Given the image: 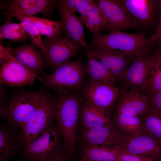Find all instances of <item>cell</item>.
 <instances>
[{
	"mask_svg": "<svg viewBox=\"0 0 161 161\" xmlns=\"http://www.w3.org/2000/svg\"><path fill=\"white\" fill-rule=\"evenodd\" d=\"M140 27H147L151 23L154 12V1L151 0H121Z\"/></svg>",
	"mask_w": 161,
	"mask_h": 161,
	"instance_id": "obj_19",
	"label": "cell"
},
{
	"mask_svg": "<svg viewBox=\"0 0 161 161\" xmlns=\"http://www.w3.org/2000/svg\"><path fill=\"white\" fill-rule=\"evenodd\" d=\"M60 21L64 25L63 33L68 38L88 51L84 27L80 17L57 3Z\"/></svg>",
	"mask_w": 161,
	"mask_h": 161,
	"instance_id": "obj_16",
	"label": "cell"
},
{
	"mask_svg": "<svg viewBox=\"0 0 161 161\" xmlns=\"http://www.w3.org/2000/svg\"><path fill=\"white\" fill-rule=\"evenodd\" d=\"M69 159L66 157H61L44 160H28L23 158L18 161H69Z\"/></svg>",
	"mask_w": 161,
	"mask_h": 161,
	"instance_id": "obj_37",
	"label": "cell"
},
{
	"mask_svg": "<svg viewBox=\"0 0 161 161\" xmlns=\"http://www.w3.org/2000/svg\"><path fill=\"white\" fill-rule=\"evenodd\" d=\"M80 14L81 21L93 35L99 34L107 25L106 16L95 0H92Z\"/></svg>",
	"mask_w": 161,
	"mask_h": 161,
	"instance_id": "obj_21",
	"label": "cell"
},
{
	"mask_svg": "<svg viewBox=\"0 0 161 161\" xmlns=\"http://www.w3.org/2000/svg\"><path fill=\"white\" fill-rule=\"evenodd\" d=\"M119 147L128 153L161 159V142L144 129L136 134L124 137Z\"/></svg>",
	"mask_w": 161,
	"mask_h": 161,
	"instance_id": "obj_11",
	"label": "cell"
},
{
	"mask_svg": "<svg viewBox=\"0 0 161 161\" xmlns=\"http://www.w3.org/2000/svg\"><path fill=\"white\" fill-rule=\"evenodd\" d=\"M151 109L148 96L137 89L131 88L120 92L114 112L142 118Z\"/></svg>",
	"mask_w": 161,
	"mask_h": 161,
	"instance_id": "obj_13",
	"label": "cell"
},
{
	"mask_svg": "<svg viewBox=\"0 0 161 161\" xmlns=\"http://www.w3.org/2000/svg\"><path fill=\"white\" fill-rule=\"evenodd\" d=\"M92 0H60L57 3L74 13H80Z\"/></svg>",
	"mask_w": 161,
	"mask_h": 161,
	"instance_id": "obj_30",
	"label": "cell"
},
{
	"mask_svg": "<svg viewBox=\"0 0 161 161\" xmlns=\"http://www.w3.org/2000/svg\"><path fill=\"white\" fill-rule=\"evenodd\" d=\"M45 93L39 90H24L12 95L5 105V117L10 126L22 131Z\"/></svg>",
	"mask_w": 161,
	"mask_h": 161,
	"instance_id": "obj_4",
	"label": "cell"
},
{
	"mask_svg": "<svg viewBox=\"0 0 161 161\" xmlns=\"http://www.w3.org/2000/svg\"><path fill=\"white\" fill-rule=\"evenodd\" d=\"M121 149L100 145L82 143L80 150L81 160L91 161H117Z\"/></svg>",
	"mask_w": 161,
	"mask_h": 161,
	"instance_id": "obj_22",
	"label": "cell"
},
{
	"mask_svg": "<svg viewBox=\"0 0 161 161\" xmlns=\"http://www.w3.org/2000/svg\"><path fill=\"white\" fill-rule=\"evenodd\" d=\"M112 125L110 112L97 107L83 100L79 123L81 129L99 128Z\"/></svg>",
	"mask_w": 161,
	"mask_h": 161,
	"instance_id": "obj_17",
	"label": "cell"
},
{
	"mask_svg": "<svg viewBox=\"0 0 161 161\" xmlns=\"http://www.w3.org/2000/svg\"><path fill=\"white\" fill-rule=\"evenodd\" d=\"M86 52L87 55L101 62L111 71L117 82L120 83L133 59L123 52L102 46L88 48Z\"/></svg>",
	"mask_w": 161,
	"mask_h": 161,
	"instance_id": "obj_12",
	"label": "cell"
},
{
	"mask_svg": "<svg viewBox=\"0 0 161 161\" xmlns=\"http://www.w3.org/2000/svg\"><path fill=\"white\" fill-rule=\"evenodd\" d=\"M35 24L42 35L52 39L63 33L64 25L60 21H57L33 16H27Z\"/></svg>",
	"mask_w": 161,
	"mask_h": 161,
	"instance_id": "obj_26",
	"label": "cell"
},
{
	"mask_svg": "<svg viewBox=\"0 0 161 161\" xmlns=\"http://www.w3.org/2000/svg\"><path fill=\"white\" fill-rule=\"evenodd\" d=\"M161 90V64L157 57L154 68L148 79L145 93L149 97Z\"/></svg>",
	"mask_w": 161,
	"mask_h": 161,
	"instance_id": "obj_29",
	"label": "cell"
},
{
	"mask_svg": "<svg viewBox=\"0 0 161 161\" xmlns=\"http://www.w3.org/2000/svg\"><path fill=\"white\" fill-rule=\"evenodd\" d=\"M95 1L105 16L107 21V26L102 31L109 32L114 30H135L140 27L121 0Z\"/></svg>",
	"mask_w": 161,
	"mask_h": 161,
	"instance_id": "obj_9",
	"label": "cell"
},
{
	"mask_svg": "<svg viewBox=\"0 0 161 161\" xmlns=\"http://www.w3.org/2000/svg\"><path fill=\"white\" fill-rule=\"evenodd\" d=\"M160 161H161V159H160Z\"/></svg>",
	"mask_w": 161,
	"mask_h": 161,
	"instance_id": "obj_40",
	"label": "cell"
},
{
	"mask_svg": "<svg viewBox=\"0 0 161 161\" xmlns=\"http://www.w3.org/2000/svg\"><path fill=\"white\" fill-rule=\"evenodd\" d=\"M160 15L159 22L154 35L151 37L153 41L157 42L161 46V0L160 1Z\"/></svg>",
	"mask_w": 161,
	"mask_h": 161,
	"instance_id": "obj_36",
	"label": "cell"
},
{
	"mask_svg": "<svg viewBox=\"0 0 161 161\" xmlns=\"http://www.w3.org/2000/svg\"><path fill=\"white\" fill-rule=\"evenodd\" d=\"M158 59L161 64V49L157 52Z\"/></svg>",
	"mask_w": 161,
	"mask_h": 161,
	"instance_id": "obj_38",
	"label": "cell"
},
{
	"mask_svg": "<svg viewBox=\"0 0 161 161\" xmlns=\"http://www.w3.org/2000/svg\"><path fill=\"white\" fill-rule=\"evenodd\" d=\"M153 42L151 37L148 38L143 32L131 33L114 30L105 34L93 35L88 47H105L123 52L133 58L151 54V46Z\"/></svg>",
	"mask_w": 161,
	"mask_h": 161,
	"instance_id": "obj_2",
	"label": "cell"
},
{
	"mask_svg": "<svg viewBox=\"0 0 161 161\" xmlns=\"http://www.w3.org/2000/svg\"><path fill=\"white\" fill-rule=\"evenodd\" d=\"M83 100L93 106L110 112L120 93V87L86 79L82 91Z\"/></svg>",
	"mask_w": 161,
	"mask_h": 161,
	"instance_id": "obj_8",
	"label": "cell"
},
{
	"mask_svg": "<svg viewBox=\"0 0 161 161\" xmlns=\"http://www.w3.org/2000/svg\"><path fill=\"white\" fill-rule=\"evenodd\" d=\"M87 56L85 68L88 78L99 83L116 86L117 82L111 71L99 60Z\"/></svg>",
	"mask_w": 161,
	"mask_h": 161,
	"instance_id": "obj_24",
	"label": "cell"
},
{
	"mask_svg": "<svg viewBox=\"0 0 161 161\" xmlns=\"http://www.w3.org/2000/svg\"><path fill=\"white\" fill-rule=\"evenodd\" d=\"M38 4L36 5L11 13L26 16H32V15L38 13H50L45 9L38 5Z\"/></svg>",
	"mask_w": 161,
	"mask_h": 161,
	"instance_id": "obj_33",
	"label": "cell"
},
{
	"mask_svg": "<svg viewBox=\"0 0 161 161\" xmlns=\"http://www.w3.org/2000/svg\"><path fill=\"white\" fill-rule=\"evenodd\" d=\"M54 121L53 97L45 93L24 129L20 133L21 151L40 136Z\"/></svg>",
	"mask_w": 161,
	"mask_h": 161,
	"instance_id": "obj_6",
	"label": "cell"
},
{
	"mask_svg": "<svg viewBox=\"0 0 161 161\" xmlns=\"http://www.w3.org/2000/svg\"><path fill=\"white\" fill-rule=\"evenodd\" d=\"M54 121L38 138L26 146L22 151V158L44 160L66 157L69 160L64 150L60 130Z\"/></svg>",
	"mask_w": 161,
	"mask_h": 161,
	"instance_id": "obj_5",
	"label": "cell"
},
{
	"mask_svg": "<svg viewBox=\"0 0 161 161\" xmlns=\"http://www.w3.org/2000/svg\"><path fill=\"white\" fill-rule=\"evenodd\" d=\"M53 117L60 130L64 152L69 159L74 154L83 101L82 92L58 93L53 97Z\"/></svg>",
	"mask_w": 161,
	"mask_h": 161,
	"instance_id": "obj_1",
	"label": "cell"
},
{
	"mask_svg": "<svg viewBox=\"0 0 161 161\" xmlns=\"http://www.w3.org/2000/svg\"><path fill=\"white\" fill-rule=\"evenodd\" d=\"M38 0H14L10 2L6 7L7 13H13L36 5Z\"/></svg>",
	"mask_w": 161,
	"mask_h": 161,
	"instance_id": "obj_31",
	"label": "cell"
},
{
	"mask_svg": "<svg viewBox=\"0 0 161 161\" xmlns=\"http://www.w3.org/2000/svg\"><path fill=\"white\" fill-rule=\"evenodd\" d=\"M85 66L80 58L72 60L60 65L52 73L39 79L46 87L65 93L83 90L86 79Z\"/></svg>",
	"mask_w": 161,
	"mask_h": 161,
	"instance_id": "obj_3",
	"label": "cell"
},
{
	"mask_svg": "<svg viewBox=\"0 0 161 161\" xmlns=\"http://www.w3.org/2000/svg\"><path fill=\"white\" fill-rule=\"evenodd\" d=\"M13 128L0 126V161H10L17 152L21 151L20 133H16Z\"/></svg>",
	"mask_w": 161,
	"mask_h": 161,
	"instance_id": "obj_20",
	"label": "cell"
},
{
	"mask_svg": "<svg viewBox=\"0 0 161 161\" xmlns=\"http://www.w3.org/2000/svg\"><path fill=\"white\" fill-rule=\"evenodd\" d=\"M151 110L161 115V90L149 96Z\"/></svg>",
	"mask_w": 161,
	"mask_h": 161,
	"instance_id": "obj_34",
	"label": "cell"
},
{
	"mask_svg": "<svg viewBox=\"0 0 161 161\" xmlns=\"http://www.w3.org/2000/svg\"><path fill=\"white\" fill-rule=\"evenodd\" d=\"M112 121L115 128L125 137L136 134L144 129L142 118L134 115L114 112Z\"/></svg>",
	"mask_w": 161,
	"mask_h": 161,
	"instance_id": "obj_23",
	"label": "cell"
},
{
	"mask_svg": "<svg viewBox=\"0 0 161 161\" xmlns=\"http://www.w3.org/2000/svg\"><path fill=\"white\" fill-rule=\"evenodd\" d=\"M13 58L9 48L4 47L1 44H0V64L1 67L8 61Z\"/></svg>",
	"mask_w": 161,
	"mask_h": 161,
	"instance_id": "obj_35",
	"label": "cell"
},
{
	"mask_svg": "<svg viewBox=\"0 0 161 161\" xmlns=\"http://www.w3.org/2000/svg\"><path fill=\"white\" fill-rule=\"evenodd\" d=\"M44 43L47 54L46 61L54 69L75 57L82 47L63 33L53 38H47Z\"/></svg>",
	"mask_w": 161,
	"mask_h": 161,
	"instance_id": "obj_10",
	"label": "cell"
},
{
	"mask_svg": "<svg viewBox=\"0 0 161 161\" xmlns=\"http://www.w3.org/2000/svg\"><path fill=\"white\" fill-rule=\"evenodd\" d=\"M37 74L13 58L9 60L1 68L0 81L1 84L11 86H32Z\"/></svg>",
	"mask_w": 161,
	"mask_h": 161,
	"instance_id": "obj_14",
	"label": "cell"
},
{
	"mask_svg": "<svg viewBox=\"0 0 161 161\" xmlns=\"http://www.w3.org/2000/svg\"><path fill=\"white\" fill-rule=\"evenodd\" d=\"M125 136L113 125L101 128L81 129L80 139L82 143L114 148L119 146Z\"/></svg>",
	"mask_w": 161,
	"mask_h": 161,
	"instance_id": "obj_15",
	"label": "cell"
},
{
	"mask_svg": "<svg viewBox=\"0 0 161 161\" xmlns=\"http://www.w3.org/2000/svg\"><path fill=\"white\" fill-rule=\"evenodd\" d=\"M5 17H16L20 22L24 29L31 40L32 43L38 47L43 54L46 60L47 54L44 41L42 38V35L34 23L27 16L11 13L3 12Z\"/></svg>",
	"mask_w": 161,
	"mask_h": 161,
	"instance_id": "obj_25",
	"label": "cell"
},
{
	"mask_svg": "<svg viewBox=\"0 0 161 161\" xmlns=\"http://www.w3.org/2000/svg\"><path fill=\"white\" fill-rule=\"evenodd\" d=\"M160 159L151 156L132 154L124 152L121 149L117 161H160Z\"/></svg>",
	"mask_w": 161,
	"mask_h": 161,
	"instance_id": "obj_32",
	"label": "cell"
},
{
	"mask_svg": "<svg viewBox=\"0 0 161 161\" xmlns=\"http://www.w3.org/2000/svg\"><path fill=\"white\" fill-rule=\"evenodd\" d=\"M157 53L137 56L134 58L125 72L120 92L135 88L145 93L148 79L157 59Z\"/></svg>",
	"mask_w": 161,
	"mask_h": 161,
	"instance_id": "obj_7",
	"label": "cell"
},
{
	"mask_svg": "<svg viewBox=\"0 0 161 161\" xmlns=\"http://www.w3.org/2000/svg\"><path fill=\"white\" fill-rule=\"evenodd\" d=\"M80 161H89V160H81Z\"/></svg>",
	"mask_w": 161,
	"mask_h": 161,
	"instance_id": "obj_39",
	"label": "cell"
},
{
	"mask_svg": "<svg viewBox=\"0 0 161 161\" xmlns=\"http://www.w3.org/2000/svg\"><path fill=\"white\" fill-rule=\"evenodd\" d=\"M9 49L13 57L19 63L37 74L43 72L44 66L41 56L30 44L25 43Z\"/></svg>",
	"mask_w": 161,
	"mask_h": 161,
	"instance_id": "obj_18",
	"label": "cell"
},
{
	"mask_svg": "<svg viewBox=\"0 0 161 161\" xmlns=\"http://www.w3.org/2000/svg\"><path fill=\"white\" fill-rule=\"evenodd\" d=\"M8 19L0 27V39H8L11 41H25L30 39L20 24L13 23Z\"/></svg>",
	"mask_w": 161,
	"mask_h": 161,
	"instance_id": "obj_27",
	"label": "cell"
},
{
	"mask_svg": "<svg viewBox=\"0 0 161 161\" xmlns=\"http://www.w3.org/2000/svg\"><path fill=\"white\" fill-rule=\"evenodd\" d=\"M142 119L144 129L161 142V115L151 109Z\"/></svg>",
	"mask_w": 161,
	"mask_h": 161,
	"instance_id": "obj_28",
	"label": "cell"
}]
</instances>
